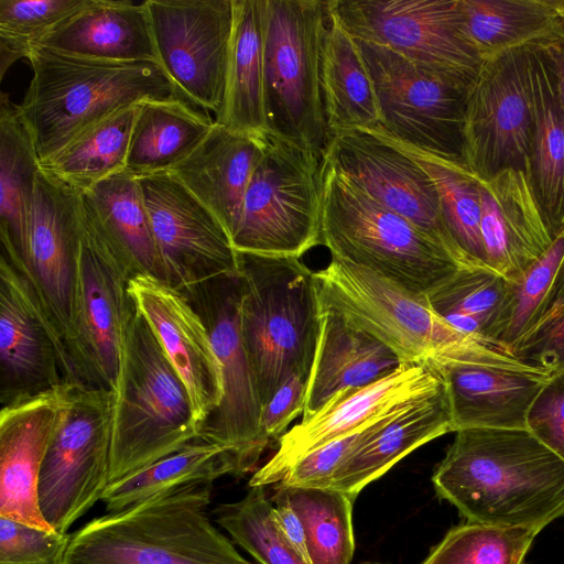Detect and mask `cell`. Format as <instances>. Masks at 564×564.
Instances as JSON below:
<instances>
[{
  "instance_id": "6da1fadb",
  "label": "cell",
  "mask_w": 564,
  "mask_h": 564,
  "mask_svg": "<svg viewBox=\"0 0 564 564\" xmlns=\"http://www.w3.org/2000/svg\"><path fill=\"white\" fill-rule=\"evenodd\" d=\"M455 433L432 481L468 522L539 533L564 516V460L528 429Z\"/></svg>"
},
{
  "instance_id": "7a4b0ae2",
  "label": "cell",
  "mask_w": 564,
  "mask_h": 564,
  "mask_svg": "<svg viewBox=\"0 0 564 564\" xmlns=\"http://www.w3.org/2000/svg\"><path fill=\"white\" fill-rule=\"evenodd\" d=\"M212 481L154 494L70 533L64 564H252L207 516Z\"/></svg>"
},
{
  "instance_id": "3957f363",
  "label": "cell",
  "mask_w": 564,
  "mask_h": 564,
  "mask_svg": "<svg viewBox=\"0 0 564 564\" xmlns=\"http://www.w3.org/2000/svg\"><path fill=\"white\" fill-rule=\"evenodd\" d=\"M28 59L33 75L19 106L40 162L124 107L147 99L188 100L155 62L100 61L43 46L33 47Z\"/></svg>"
},
{
  "instance_id": "277c9868",
  "label": "cell",
  "mask_w": 564,
  "mask_h": 564,
  "mask_svg": "<svg viewBox=\"0 0 564 564\" xmlns=\"http://www.w3.org/2000/svg\"><path fill=\"white\" fill-rule=\"evenodd\" d=\"M315 276L323 305L337 310L354 326L382 341L403 364L433 368L445 361H474L535 368L499 341L458 332L425 296L412 294L369 270L332 259Z\"/></svg>"
},
{
  "instance_id": "5b68a950",
  "label": "cell",
  "mask_w": 564,
  "mask_h": 564,
  "mask_svg": "<svg viewBox=\"0 0 564 564\" xmlns=\"http://www.w3.org/2000/svg\"><path fill=\"white\" fill-rule=\"evenodd\" d=\"M109 485L196 440L188 392L135 303L127 322L112 391Z\"/></svg>"
},
{
  "instance_id": "8992f818",
  "label": "cell",
  "mask_w": 564,
  "mask_h": 564,
  "mask_svg": "<svg viewBox=\"0 0 564 564\" xmlns=\"http://www.w3.org/2000/svg\"><path fill=\"white\" fill-rule=\"evenodd\" d=\"M238 253L240 332L262 410L291 373L312 368L322 304L300 258Z\"/></svg>"
},
{
  "instance_id": "52a82bcc",
  "label": "cell",
  "mask_w": 564,
  "mask_h": 564,
  "mask_svg": "<svg viewBox=\"0 0 564 564\" xmlns=\"http://www.w3.org/2000/svg\"><path fill=\"white\" fill-rule=\"evenodd\" d=\"M321 243L332 259L427 296L462 265L436 241L323 162Z\"/></svg>"
},
{
  "instance_id": "ba28073f",
  "label": "cell",
  "mask_w": 564,
  "mask_h": 564,
  "mask_svg": "<svg viewBox=\"0 0 564 564\" xmlns=\"http://www.w3.org/2000/svg\"><path fill=\"white\" fill-rule=\"evenodd\" d=\"M327 1L265 0L264 113L269 134L323 159L329 140L321 74Z\"/></svg>"
},
{
  "instance_id": "9c48e42d",
  "label": "cell",
  "mask_w": 564,
  "mask_h": 564,
  "mask_svg": "<svg viewBox=\"0 0 564 564\" xmlns=\"http://www.w3.org/2000/svg\"><path fill=\"white\" fill-rule=\"evenodd\" d=\"M323 159L268 133L231 236L237 252L300 258L321 243Z\"/></svg>"
},
{
  "instance_id": "30bf717a",
  "label": "cell",
  "mask_w": 564,
  "mask_h": 564,
  "mask_svg": "<svg viewBox=\"0 0 564 564\" xmlns=\"http://www.w3.org/2000/svg\"><path fill=\"white\" fill-rule=\"evenodd\" d=\"M112 391L70 384L39 478L40 510L61 533L101 499L109 486Z\"/></svg>"
},
{
  "instance_id": "8fae6325",
  "label": "cell",
  "mask_w": 564,
  "mask_h": 564,
  "mask_svg": "<svg viewBox=\"0 0 564 564\" xmlns=\"http://www.w3.org/2000/svg\"><path fill=\"white\" fill-rule=\"evenodd\" d=\"M327 7L354 39L444 77L473 84L484 64L466 34L460 0H333Z\"/></svg>"
},
{
  "instance_id": "7c38bea8",
  "label": "cell",
  "mask_w": 564,
  "mask_h": 564,
  "mask_svg": "<svg viewBox=\"0 0 564 564\" xmlns=\"http://www.w3.org/2000/svg\"><path fill=\"white\" fill-rule=\"evenodd\" d=\"M356 41L377 96V127L406 144L464 165L465 108L473 84L435 74L384 46Z\"/></svg>"
},
{
  "instance_id": "4fadbf2b",
  "label": "cell",
  "mask_w": 564,
  "mask_h": 564,
  "mask_svg": "<svg viewBox=\"0 0 564 564\" xmlns=\"http://www.w3.org/2000/svg\"><path fill=\"white\" fill-rule=\"evenodd\" d=\"M532 131L527 46L484 61L466 101L465 167L482 182L506 170L528 175Z\"/></svg>"
},
{
  "instance_id": "5bb4252c",
  "label": "cell",
  "mask_w": 564,
  "mask_h": 564,
  "mask_svg": "<svg viewBox=\"0 0 564 564\" xmlns=\"http://www.w3.org/2000/svg\"><path fill=\"white\" fill-rule=\"evenodd\" d=\"M181 292L207 326L224 379L223 401L199 435L230 448L247 474L269 442L261 432V404L240 332V275L215 278Z\"/></svg>"
},
{
  "instance_id": "9a60e30c",
  "label": "cell",
  "mask_w": 564,
  "mask_h": 564,
  "mask_svg": "<svg viewBox=\"0 0 564 564\" xmlns=\"http://www.w3.org/2000/svg\"><path fill=\"white\" fill-rule=\"evenodd\" d=\"M80 194L40 170L30 217L25 265H15L25 273L35 290L45 315L72 358L76 375L73 351L84 235Z\"/></svg>"
},
{
  "instance_id": "2e32d148",
  "label": "cell",
  "mask_w": 564,
  "mask_h": 564,
  "mask_svg": "<svg viewBox=\"0 0 564 564\" xmlns=\"http://www.w3.org/2000/svg\"><path fill=\"white\" fill-rule=\"evenodd\" d=\"M159 64L195 106L223 109L234 0H147Z\"/></svg>"
},
{
  "instance_id": "e0dca14e",
  "label": "cell",
  "mask_w": 564,
  "mask_h": 564,
  "mask_svg": "<svg viewBox=\"0 0 564 564\" xmlns=\"http://www.w3.org/2000/svg\"><path fill=\"white\" fill-rule=\"evenodd\" d=\"M323 162L370 199L408 219L463 268L473 267L453 241L436 187L425 170L373 129L329 138Z\"/></svg>"
},
{
  "instance_id": "ac0fdd59",
  "label": "cell",
  "mask_w": 564,
  "mask_h": 564,
  "mask_svg": "<svg viewBox=\"0 0 564 564\" xmlns=\"http://www.w3.org/2000/svg\"><path fill=\"white\" fill-rule=\"evenodd\" d=\"M137 178L167 284L185 291L215 278L240 275L229 234L173 174Z\"/></svg>"
},
{
  "instance_id": "d6986e66",
  "label": "cell",
  "mask_w": 564,
  "mask_h": 564,
  "mask_svg": "<svg viewBox=\"0 0 564 564\" xmlns=\"http://www.w3.org/2000/svg\"><path fill=\"white\" fill-rule=\"evenodd\" d=\"M80 384L72 358L25 273L0 257V402Z\"/></svg>"
},
{
  "instance_id": "ffe728a7",
  "label": "cell",
  "mask_w": 564,
  "mask_h": 564,
  "mask_svg": "<svg viewBox=\"0 0 564 564\" xmlns=\"http://www.w3.org/2000/svg\"><path fill=\"white\" fill-rule=\"evenodd\" d=\"M132 278L84 219L73 356L85 387L116 389L123 333L134 307Z\"/></svg>"
},
{
  "instance_id": "44dd1931",
  "label": "cell",
  "mask_w": 564,
  "mask_h": 564,
  "mask_svg": "<svg viewBox=\"0 0 564 564\" xmlns=\"http://www.w3.org/2000/svg\"><path fill=\"white\" fill-rule=\"evenodd\" d=\"M444 386L425 365L403 364L367 386L343 390L315 414L279 438L275 454L249 480V487L278 484L302 457L366 424L380 412L434 393Z\"/></svg>"
},
{
  "instance_id": "7402d4cb",
  "label": "cell",
  "mask_w": 564,
  "mask_h": 564,
  "mask_svg": "<svg viewBox=\"0 0 564 564\" xmlns=\"http://www.w3.org/2000/svg\"><path fill=\"white\" fill-rule=\"evenodd\" d=\"M129 291L183 381L202 429L224 398L221 366L207 326L183 292L154 276L134 275Z\"/></svg>"
},
{
  "instance_id": "603a6c76",
  "label": "cell",
  "mask_w": 564,
  "mask_h": 564,
  "mask_svg": "<svg viewBox=\"0 0 564 564\" xmlns=\"http://www.w3.org/2000/svg\"><path fill=\"white\" fill-rule=\"evenodd\" d=\"M70 383L1 406L0 517L53 530L39 505V478L48 443L66 405Z\"/></svg>"
},
{
  "instance_id": "cb8c5ba5",
  "label": "cell",
  "mask_w": 564,
  "mask_h": 564,
  "mask_svg": "<svg viewBox=\"0 0 564 564\" xmlns=\"http://www.w3.org/2000/svg\"><path fill=\"white\" fill-rule=\"evenodd\" d=\"M442 378L454 430L527 429V416L550 372L474 361H445Z\"/></svg>"
},
{
  "instance_id": "d4e9b609",
  "label": "cell",
  "mask_w": 564,
  "mask_h": 564,
  "mask_svg": "<svg viewBox=\"0 0 564 564\" xmlns=\"http://www.w3.org/2000/svg\"><path fill=\"white\" fill-rule=\"evenodd\" d=\"M481 238L489 269L510 279L554 242L528 175L506 170L480 181Z\"/></svg>"
},
{
  "instance_id": "484cf974",
  "label": "cell",
  "mask_w": 564,
  "mask_h": 564,
  "mask_svg": "<svg viewBox=\"0 0 564 564\" xmlns=\"http://www.w3.org/2000/svg\"><path fill=\"white\" fill-rule=\"evenodd\" d=\"M265 137L232 131L217 122L173 174L234 235L245 194L261 159Z\"/></svg>"
},
{
  "instance_id": "4316f807",
  "label": "cell",
  "mask_w": 564,
  "mask_h": 564,
  "mask_svg": "<svg viewBox=\"0 0 564 564\" xmlns=\"http://www.w3.org/2000/svg\"><path fill=\"white\" fill-rule=\"evenodd\" d=\"M402 365L387 345L354 326L337 310L322 304L301 421L310 419L336 393L372 383Z\"/></svg>"
},
{
  "instance_id": "83f0119b",
  "label": "cell",
  "mask_w": 564,
  "mask_h": 564,
  "mask_svg": "<svg viewBox=\"0 0 564 564\" xmlns=\"http://www.w3.org/2000/svg\"><path fill=\"white\" fill-rule=\"evenodd\" d=\"M35 46L100 61L159 63L147 0H90Z\"/></svg>"
},
{
  "instance_id": "f1b7e54d",
  "label": "cell",
  "mask_w": 564,
  "mask_h": 564,
  "mask_svg": "<svg viewBox=\"0 0 564 564\" xmlns=\"http://www.w3.org/2000/svg\"><path fill=\"white\" fill-rule=\"evenodd\" d=\"M87 225L134 276L165 282L149 213L137 177L120 172L80 194ZM166 283V282H165Z\"/></svg>"
},
{
  "instance_id": "f546056e",
  "label": "cell",
  "mask_w": 564,
  "mask_h": 564,
  "mask_svg": "<svg viewBox=\"0 0 564 564\" xmlns=\"http://www.w3.org/2000/svg\"><path fill=\"white\" fill-rule=\"evenodd\" d=\"M527 52L533 108L528 177L556 239L564 232V109L543 50L532 43Z\"/></svg>"
},
{
  "instance_id": "4dcf8cb0",
  "label": "cell",
  "mask_w": 564,
  "mask_h": 564,
  "mask_svg": "<svg viewBox=\"0 0 564 564\" xmlns=\"http://www.w3.org/2000/svg\"><path fill=\"white\" fill-rule=\"evenodd\" d=\"M455 432L445 386L386 424L338 467L328 488L354 499L370 482L420 446Z\"/></svg>"
},
{
  "instance_id": "1f68e13d",
  "label": "cell",
  "mask_w": 564,
  "mask_h": 564,
  "mask_svg": "<svg viewBox=\"0 0 564 564\" xmlns=\"http://www.w3.org/2000/svg\"><path fill=\"white\" fill-rule=\"evenodd\" d=\"M40 158L19 105L0 98V239L2 253L25 265L31 210Z\"/></svg>"
},
{
  "instance_id": "d6a6232c",
  "label": "cell",
  "mask_w": 564,
  "mask_h": 564,
  "mask_svg": "<svg viewBox=\"0 0 564 564\" xmlns=\"http://www.w3.org/2000/svg\"><path fill=\"white\" fill-rule=\"evenodd\" d=\"M208 112L182 98L139 102L124 172L142 177L170 172L214 127Z\"/></svg>"
},
{
  "instance_id": "836d02e7",
  "label": "cell",
  "mask_w": 564,
  "mask_h": 564,
  "mask_svg": "<svg viewBox=\"0 0 564 564\" xmlns=\"http://www.w3.org/2000/svg\"><path fill=\"white\" fill-rule=\"evenodd\" d=\"M235 21L221 112L215 122L236 132L268 134L263 94L265 0H234Z\"/></svg>"
},
{
  "instance_id": "e575fe53",
  "label": "cell",
  "mask_w": 564,
  "mask_h": 564,
  "mask_svg": "<svg viewBox=\"0 0 564 564\" xmlns=\"http://www.w3.org/2000/svg\"><path fill=\"white\" fill-rule=\"evenodd\" d=\"M321 85L329 138L379 126L376 91L358 43L330 14L323 43Z\"/></svg>"
},
{
  "instance_id": "d590c367",
  "label": "cell",
  "mask_w": 564,
  "mask_h": 564,
  "mask_svg": "<svg viewBox=\"0 0 564 564\" xmlns=\"http://www.w3.org/2000/svg\"><path fill=\"white\" fill-rule=\"evenodd\" d=\"M466 34L484 61L564 34L561 0H460Z\"/></svg>"
},
{
  "instance_id": "8d00e7d4",
  "label": "cell",
  "mask_w": 564,
  "mask_h": 564,
  "mask_svg": "<svg viewBox=\"0 0 564 564\" xmlns=\"http://www.w3.org/2000/svg\"><path fill=\"white\" fill-rule=\"evenodd\" d=\"M227 475H245L238 457L227 446L198 435L176 453L110 484L100 500L107 512H116L160 491L198 481L214 482Z\"/></svg>"
},
{
  "instance_id": "74e56055",
  "label": "cell",
  "mask_w": 564,
  "mask_h": 564,
  "mask_svg": "<svg viewBox=\"0 0 564 564\" xmlns=\"http://www.w3.org/2000/svg\"><path fill=\"white\" fill-rule=\"evenodd\" d=\"M371 129L425 170L436 187L442 216L456 247L473 267L488 268L480 229V181L459 163L397 140L378 127Z\"/></svg>"
},
{
  "instance_id": "f35d334b",
  "label": "cell",
  "mask_w": 564,
  "mask_h": 564,
  "mask_svg": "<svg viewBox=\"0 0 564 564\" xmlns=\"http://www.w3.org/2000/svg\"><path fill=\"white\" fill-rule=\"evenodd\" d=\"M139 104L124 107L40 162L43 171L83 193L123 172Z\"/></svg>"
},
{
  "instance_id": "ab89813d",
  "label": "cell",
  "mask_w": 564,
  "mask_h": 564,
  "mask_svg": "<svg viewBox=\"0 0 564 564\" xmlns=\"http://www.w3.org/2000/svg\"><path fill=\"white\" fill-rule=\"evenodd\" d=\"M301 518L311 564H350L355 538V499L333 488L292 487L276 484Z\"/></svg>"
},
{
  "instance_id": "60d3db41",
  "label": "cell",
  "mask_w": 564,
  "mask_h": 564,
  "mask_svg": "<svg viewBox=\"0 0 564 564\" xmlns=\"http://www.w3.org/2000/svg\"><path fill=\"white\" fill-rule=\"evenodd\" d=\"M564 258V232L525 270L508 279V290L490 338L512 350L539 323Z\"/></svg>"
},
{
  "instance_id": "b9f144b4",
  "label": "cell",
  "mask_w": 564,
  "mask_h": 564,
  "mask_svg": "<svg viewBox=\"0 0 564 564\" xmlns=\"http://www.w3.org/2000/svg\"><path fill=\"white\" fill-rule=\"evenodd\" d=\"M273 509L264 487L253 486L242 499L216 506L213 516L260 564H310L280 530Z\"/></svg>"
},
{
  "instance_id": "7bdbcfd3",
  "label": "cell",
  "mask_w": 564,
  "mask_h": 564,
  "mask_svg": "<svg viewBox=\"0 0 564 564\" xmlns=\"http://www.w3.org/2000/svg\"><path fill=\"white\" fill-rule=\"evenodd\" d=\"M536 534L467 521L452 528L421 564H524Z\"/></svg>"
},
{
  "instance_id": "ee69618b",
  "label": "cell",
  "mask_w": 564,
  "mask_h": 564,
  "mask_svg": "<svg viewBox=\"0 0 564 564\" xmlns=\"http://www.w3.org/2000/svg\"><path fill=\"white\" fill-rule=\"evenodd\" d=\"M90 0H0V77Z\"/></svg>"
},
{
  "instance_id": "f6af8a7d",
  "label": "cell",
  "mask_w": 564,
  "mask_h": 564,
  "mask_svg": "<svg viewBox=\"0 0 564 564\" xmlns=\"http://www.w3.org/2000/svg\"><path fill=\"white\" fill-rule=\"evenodd\" d=\"M507 290L508 279L494 270L463 268L426 299L441 317L454 313L476 318L482 325L486 337L490 338Z\"/></svg>"
},
{
  "instance_id": "bcb514c9",
  "label": "cell",
  "mask_w": 564,
  "mask_h": 564,
  "mask_svg": "<svg viewBox=\"0 0 564 564\" xmlns=\"http://www.w3.org/2000/svg\"><path fill=\"white\" fill-rule=\"evenodd\" d=\"M421 399L391 406L352 432L311 452L299 459L278 484L292 487L328 488L338 467L355 449Z\"/></svg>"
},
{
  "instance_id": "7dc6e473",
  "label": "cell",
  "mask_w": 564,
  "mask_h": 564,
  "mask_svg": "<svg viewBox=\"0 0 564 564\" xmlns=\"http://www.w3.org/2000/svg\"><path fill=\"white\" fill-rule=\"evenodd\" d=\"M70 534L0 517V564H64Z\"/></svg>"
},
{
  "instance_id": "c3c4849f",
  "label": "cell",
  "mask_w": 564,
  "mask_h": 564,
  "mask_svg": "<svg viewBox=\"0 0 564 564\" xmlns=\"http://www.w3.org/2000/svg\"><path fill=\"white\" fill-rule=\"evenodd\" d=\"M527 429L564 460V368L551 372L533 401Z\"/></svg>"
},
{
  "instance_id": "681fc988",
  "label": "cell",
  "mask_w": 564,
  "mask_h": 564,
  "mask_svg": "<svg viewBox=\"0 0 564 564\" xmlns=\"http://www.w3.org/2000/svg\"><path fill=\"white\" fill-rule=\"evenodd\" d=\"M311 369L291 373L262 406L260 425L265 441L281 437L289 424L303 413Z\"/></svg>"
},
{
  "instance_id": "f907efd6",
  "label": "cell",
  "mask_w": 564,
  "mask_h": 564,
  "mask_svg": "<svg viewBox=\"0 0 564 564\" xmlns=\"http://www.w3.org/2000/svg\"><path fill=\"white\" fill-rule=\"evenodd\" d=\"M513 354L524 364L547 372L564 368V311L529 334Z\"/></svg>"
},
{
  "instance_id": "816d5d0a",
  "label": "cell",
  "mask_w": 564,
  "mask_h": 564,
  "mask_svg": "<svg viewBox=\"0 0 564 564\" xmlns=\"http://www.w3.org/2000/svg\"><path fill=\"white\" fill-rule=\"evenodd\" d=\"M275 522L289 542L310 562L303 522L283 495L273 496ZM311 564V563H310Z\"/></svg>"
},
{
  "instance_id": "f5cc1de1",
  "label": "cell",
  "mask_w": 564,
  "mask_h": 564,
  "mask_svg": "<svg viewBox=\"0 0 564 564\" xmlns=\"http://www.w3.org/2000/svg\"><path fill=\"white\" fill-rule=\"evenodd\" d=\"M535 43L541 46L553 69L560 99L564 109V34Z\"/></svg>"
},
{
  "instance_id": "db71d44e",
  "label": "cell",
  "mask_w": 564,
  "mask_h": 564,
  "mask_svg": "<svg viewBox=\"0 0 564 564\" xmlns=\"http://www.w3.org/2000/svg\"><path fill=\"white\" fill-rule=\"evenodd\" d=\"M564 311V258L547 295L543 314L533 330L549 323ZM532 330V332H533ZM531 332V333H532ZM530 333V334H531ZM524 339V338H523Z\"/></svg>"
},
{
  "instance_id": "11a10c76",
  "label": "cell",
  "mask_w": 564,
  "mask_h": 564,
  "mask_svg": "<svg viewBox=\"0 0 564 564\" xmlns=\"http://www.w3.org/2000/svg\"><path fill=\"white\" fill-rule=\"evenodd\" d=\"M560 9H561L562 17L564 19V0H561Z\"/></svg>"
},
{
  "instance_id": "9f6ffc18",
  "label": "cell",
  "mask_w": 564,
  "mask_h": 564,
  "mask_svg": "<svg viewBox=\"0 0 564 564\" xmlns=\"http://www.w3.org/2000/svg\"><path fill=\"white\" fill-rule=\"evenodd\" d=\"M360 564H382V563L366 561V562H361Z\"/></svg>"
}]
</instances>
